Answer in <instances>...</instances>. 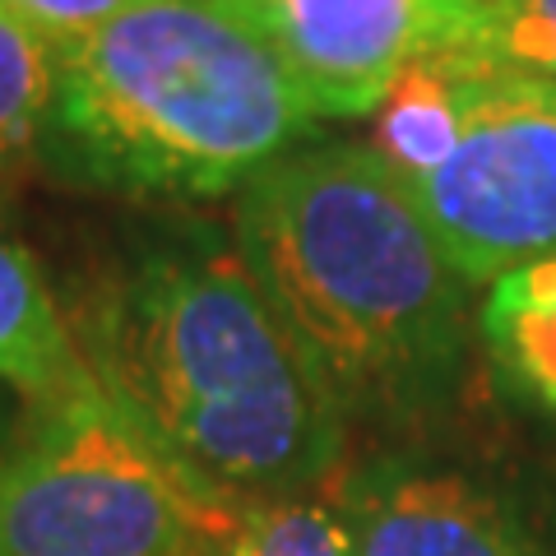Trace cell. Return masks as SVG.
Wrapping results in <instances>:
<instances>
[{
    "label": "cell",
    "mask_w": 556,
    "mask_h": 556,
    "mask_svg": "<svg viewBox=\"0 0 556 556\" xmlns=\"http://www.w3.org/2000/svg\"><path fill=\"white\" fill-rule=\"evenodd\" d=\"M5 441H10V427H5V404H0V450H5Z\"/></svg>",
    "instance_id": "9a60e30c"
},
{
    "label": "cell",
    "mask_w": 556,
    "mask_h": 556,
    "mask_svg": "<svg viewBox=\"0 0 556 556\" xmlns=\"http://www.w3.org/2000/svg\"><path fill=\"white\" fill-rule=\"evenodd\" d=\"M237 506L98 380L33 399L0 450V556H200Z\"/></svg>",
    "instance_id": "277c9868"
},
{
    "label": "cell",
    "mask_w": 556,
    "mask_h": 556,
    "mask_svg": "<svg viewBox=\"0 0 556 556\" xmlns=\"http://www.w3.org/2000/svg\"><path fill=\"white\" fill-rule=\"evenodd\" d=\"M316 121L251 0H159L61 47L38 159L70 186L186 204L237 195Z\"/></svg>",
    "instance_id": "3957f363"
},
{
    "label": "cell",
    "mask_w": 556,
    "mask_h": 556,
    "mask_svg": "<svg viewBox=\"0 0 556 556\" xmlns=\"http://www.w3.org/2000/svg\"><path fill=\"white\" fill-rule=\"evenodd\" d=\"M65 320L98 386L218 492L302 496L343 468L348 417L232 223L172 218L135 232Z\"/></svg>",
    "instance_id": "6da1fadb"
},
{
    "label": "cell",
    "mask_w": 556,
    "mask_h": 556,
    "mask_svg": "<svg viewBox=\"0 0 556 556\" xmlns=\"http://www.w3.org/2000/svg\"><path fill=\"white\" fill-rule=\"evenodd\" d=\"M56 70L61 47L0 0V163H20L42 149Z\"/></svg>",
    "instance_id": "8fae6325"
},
{
    "label": "cell",
    "mask_w": 556,
    "mask_h": 556,
    "mask_svg": "<svg viewBox=\"0 0 556 556\" xmlns=\"http://www.w3.org/2000/svg\"><path fill=\"white\" fill-rule=\"evenodd\" d=\"M320 121L376 116L408 61L450 51L468 0H251Z\"/></svg>",
    "instance_id": "52a82bcc"
},
{
    "label": "cell",
    "mask_w": 556,
    "mask_h": 556,
    "mask_svg": "<svg viewBox=\"0 0 556 556\" xmlns=\"http://www.w3.org/2000/svg\"><path fill=\"white\" fill-rule=\"evenodd\" d=\"M478 334L506 390L556 417V255L501 274L486 288Z\"/></svg>",
    "instance_id": "9c48e42d"
},
{
    "label": "cell",
    "mask_w": 556,
    "mask_h": 556,
    "mask_svg": "<svg viewBox=\"0 0 556 556\" xmlns=\"http://www.w3.org/2000/svg\"><path fill=\"white\" fill-rule=\"evenodd\" d=\"M468 65L459 51H427L408 61L376 108V153L404 181L437 172L464 126Z\"/></svg>",
    "instance_id": "30bf717a"
},
{
    "label": "cell",
    "mask_w": 556,
    "mask_h": 556,
    "mask_svg": "<svg viewBox=\"0 0 556 556\" xmlns=\"http://www.w3.org/2000/svg\"><path fill=\"white\" fill-rule=\"evenodd\" d=\"M0 380L28 399H56L93 386L65 306L20 241L0 232Z\"/></svg>",
    "instance_id": "ba28073f"
},
{
    "label": "cell",
    "mask_w": 556,
    "mask_h": 556,
    "mask_svg": "<svg viewBox=\"0 0 556 556\" xmlns=\"http://www.w3.org/2000/svg\"><path fill=\"white\" fill-rule=\"evenodd\" d=\"M228 223L348 427L455 399L473 288L376 144L311 139L237 190Z\"/></svg>",
    "instance_id": "7a4b0ae2"
},
{
    "label": "cell",
    "mask_w": 556,
    "mask_h": 556,
    "mask_svg": "<svg viewBox=\"0 0 556 556\" xmlns=\"http://www.w3.org/2000/svg\"><path fill=\"white\" fill-rule=\"evenodd\" d=\"M5 5L20 14L24 24H33L47 42L70 47L89 33L108 28L126 14L144 10V5H159V0H5Z\"/></svg>",
    "instance_id": "5bb4252c"
},
{
    "label": "cell",
    "mask_w": 556,
    "mask_h": 556,
    "mask_svg": "<svg viewBox=\"0 0 556 556\" xmlns=\"http://www.w3.org/2000/svg\"><path fill=\"white\" fill-rule=\"evenodd\" d=\"M464 65L459 139L408 190L468 288H492L501 274L556 255V89L478 56Z\"/></svg>",
    "instance_id": "5b68a950"
},
{
    "label": "cell",
    "mask_w": 556,
    "mask_h": 556,
    "mask_svg": "<svg viewBox=\"0 0 556 556\" xmlns=\"http://www.w3.org/2000/svg\"><path fill=\"white\" fill-rule=\"evenodd\" d=\"M325 496L343 519L348 556H543L501 492L408 450L343 464Z\"/></svg>",
    "instance_id": "8992f818"
},
{
    "label": "cell",
    "mask_w": 556,
    "mask_h": 556,
    "mask_svg": "<svg viewBox=\"0 0 556 556\" xmlns=\"http://www.w3.org/2000/svg\"><path fill=\"white\" fill-rule=\"evenodd\" d=\"M450 51L556 89V0H468Z\"/></svg>",
    "instance_id": "4fadbf2b"
},
{
    "label": "cell",
    "mask_w": 556,
    "mask_h": 556,
    "mask_svg": "<svg viewBox=\"0 0 556 556\" xmlns=\"http://www.w3.org/2000/svg\"><path fill=\"white\" fill-rule=\"evenodd\" d=\"M200 556H348V533L320 486L302 496L241 501Z\"/></svg>",
    "instance_id": "7c38bea8"
}]
</instances>
